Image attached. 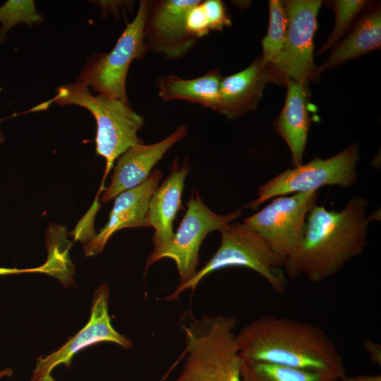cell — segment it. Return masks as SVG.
I'll return each mask as SVG.
<instances>
[{"mask_svg": "<svg viewBox=\"0 0 381 381\" xmlns=\"http://www.w3.org/2000/svg\"><path fill=\"white\" fill-rule=\"evenodd\" d=\"M369 202L353 195L344 207L336 211L315 204L308 212L302 241L284 269L289 279L303 274L314 283L337 274L367 246Z\"/></svg>", "mask_w": 381, "mask_h": 381, "instance_id": "6da1fadb", "label": "cell"}, {"mask_svg": "<svg viewBox=\"0 0 381 381\" xmlns=\"http://www.w3.org/2000/svg\"><path fill=\"white\" fill-rule=\"evenodd\" d=\"M242 359L320 373L334 380L346 375L343 358L320 327L272 315L259 317L236 334Z\"/></svg>", "mask_w": 381, "mask_h": 381, "instance_id": "7a4b0ae2", "label": "cell"}, {"mask_svg": "<svg viewBox=\"0 0 381 381\" xmlns=\"http://www.w3.org/2000/svg\"><path fill=\"white\" fill-rule=\"evenodd\" d=\"M180 327L185 359L179 375L170 381H242L241 357L234 332V317L184 315Z\"/></svg>", "mask_w": 381, "mask_h": 381, "instance_id": "3957f363", "label": "cell"}, {"mask_svg": "<svg viewBox=\"0 0 381 381\" xmlns=\"http://www.w3.org/2000/svg\"><path fill=\"white\" fill-rule=\"evenodd\" d=\"M60 105H76L88 110L97 124L96 152L106 162L105 170L99 193L104 188L107 175L119 157L130 147L141 143L138 132L145 123L129 103L99 94L92 95L88 87L78 83H68L57 89L50 101Z\"/></svg>", "mask_w": 381, "mask_h": 381, "instance_id": "277c9868", "label": "cell"}, {"mask_svg": "<svg viewBox=\"0 0 381 381\" xmlns=\"http://www.w3.org/2000/svg\"><path fill=\"white\" fill-rule=\"evenodd\" d=\"M220 232L221 243L214 255L190 280L179 284L167 300L174 301L188 289L193 292L207 275L231 267H243L256 272L277 294L286 290L288 277L284 269V260L265 238L243 223L229 224Z\"/></svg>", "mask_w": 381, "mask_h": 381, "instance_id": "5b68a950", "label": "cell"}, {"mask_svg": "<svg viewBox=\"0 0 381 381\" xmlns=\"http://www.w3.org/2000/svg\"><path fill=\"white\" fill-rule=\"evenodd\" d=\"M358 160V146L351 144L327 159L315 157L306 164L287 169L262 184L258 197L247 206L256 210L270 199L297 193L318 191L325 186L351 187L358 180L356 166Z\"/></svg>", "mask_w": 381, "mask_h": 381, "instance_id": "8992f818", "label": "cell"}, {"mask_svg": "<svg viewBox=\"0 0 381 381\" xmlns=\"http://www.w3.org/2000/svg\"><path fill=\"white\" fill-rule=\"evenodd\" d=\"M145 2L142 0L133 20L109 53L93 54L81 71L77 83L91 87L99 94L129 103L126 90L131 64L148 52L143 32Z\"/></svg>", "mask_w": 381, "mask_h": 381, "instance_id": "52a82bcc", "label": "cell"}, {"mask_svg": "<svg viewBox=\"0 0 381 381\" xmlns=\"http://www.w3.org/2000/svg\"><path fill=\"white\" fill-rule=\"evenodd\" d=\"M288 28L286 42L278 59L267 67L272 82H316L320 76L313 59V37L318 29L320 0L284 1Z\"/></svg>", "mask_w": 381, "mask_h": 381, "instance_id": "ba28073f", "label": "cell"}, {"mask_svg": "<svg viewBox=\"0 0 381 381\" xmlns=\"http://www.w3.org/2000/svg\"><path fill=\"white\" fill-rule=\"evenodd\" d=\"M318 198V191L276 197L243 223L265 238L285 262L299 247L307 215Z\"/></svg>", "mask_w": 381, "mask_h": 381, "instance_id": "9c48e42d", "label": "cell"}, {"mask_svg": "<svg viewBox=\"0 0 381 381\" xmlns=\"http://www.w3.org/2000/svg\"><path fill=\"white\" fill-rule=\"evenodd\" d=\"M242 214L236 209L225 215L212 212L203 202L197 190L187 202L186 212L174 235L157 261L169 258L176 263L179 284L190 280L197 272L198 255L205 237L212 231H221Z\"/></svg>", "mask_w": 381, "mask_h": 381, "instance_id": "30bf717a", "label": "cell"}, {"mask_svg": "<svg viewBox=\"0 0 381 381\" xmlns=\"http://www.w3.org/2000/svg\"><path fill=\"white\" fill-rule=\"evenodd\" d=\"M109 294L107 284L95 291L88 322L60 349L37 358L30 381H56L52 375L55 368L60 364L69 368L73 357L90 345L109 341L125 349L133 346L132 341L119 333L111 325L108 313Z\"/></svg>", "mask_w": 381, "mask_h": 381, "instance_id": "8fae6325", "label": "cell"}, {"mask_svg": "<svg viewBox=\"0 0 381 381\" xmlns=\"http://www.w3.org/2000/svg\"><path fill=\"white\" fill-rule=\"evenodd\" d=\"M199 0H144V38L148 51L168 59L183 58L198 40L186 26L188 11Z\"/></svg>", "mask_w": 381, "mask_h": 381, "instance_id": "7c38bea8", "label": "cell"}, {"mask_svg": "<svg viewBox=\"0 0 381 381\" xmlns=\"http://www.w3.org/2000/svg\"><path fill=\"white\" fill-rule=\"evenodd\" d=\"M190 171L188 158L179 165L176 157L171 172L154 191L149 202L147 222L155 229L152 250L145 263V271L157 262V257L171 242L174 233L173 223L181 208V196L186 178Z\"/></svg>", "mask_w": 381, "mask_h": 381, "instance_id": "4fadbf2b", "label": "cell"}, {"mask_svg": "<svg viewBox=\"0 0 381 381\" xmlns=\"http://www.w3.org/2000/svg\"><path fill=\"white\" fill-rule=\"evenodd\" d=\"M162 172L156 169L139 186L122 192L115 198L104 226L84 245L86 256L99 254L111 236L125 228L149 227L147 213L150 200L159 186Z\"/></svg>", "mask_w": 381, "mask_h": 381, "instance_id": "5bb4252c", "label": "cell"}, {"mask_svg": "<svg viewBox=\"0 0 381 381\" xmlns=\"http://www.w3.org/2000/svg\"><path fill=\"white\" fill-rule=\"evenodd\" d=\"M187 134V128L179 126L164 139L150 145L135 144L118 158L111 177L110 184L104 188L101 201L108 202L123 191L143 183L152 168L165 153Z\"/></svg>", "mask_w": 381, "mask_h": 381, "instance_id": "9a60e30c", "label": "cell"}, {"mask_svg": "<svg viewBox=\"0 0 381 381\" xmlns=\"http://www.w3.org/2000/svg\"><path fill=\"white\" fill-rule=\"evenodd\" d=\"M271 81L261 56L245 69L222 78L218 112L234 119L255 111L265 85Z\"/></svg>", "mask_w": 381, "mask_h": 381, "instance_id": "2e32d148", "label": "cell"}, {"mask_svg": "<svg viewBox=\"0 0 381 381\" xmlns=\"http://www.w3.org/2000/svg\"><path fill=\"white\" fill-rule=\"evenodd\" d=\"M283 109L275 120L274 129L291 153L294 167L303 164L310 125V91L308 83L288 80Z\"/></svg>", "mask_w": 381, "mask_h": 381, "instance_id": "e0dca14e", "label": "cell"}, {"mask_svg": "<svg viewBox=\"0 0 381 381\" xmlns=\"http://www.w3.org/2000/svg\"><path fill=\"white\" fill-rule=\"evenodd\" d=\"M217 68L193 79L176 75L159 77L156 81L158 95L164 102L186 100L218 111L222 79Z\"/></svg>", "mask_w": 381, "mask_h": 381, "instance_id": "ac0fdd59", "label": "cell"}, {"mask_svg": "<svg viewBox=\"0 0 381 381\" xmlns=\"http://www.w3.org/2000/svg\"><path fill=\"white\" fill-rule=\"evenodd\" d=\"M381 47V11L376 7L359 19L348 35L318 67L320 73L379 49Z\"/></svg>", "mask_w": 381, "mask_h": 381, "instance_id": "d6986e66", "label": "cell"}, {"mask_svg": "<svg viewBox=\"0 0 381 381\" xmlns=\"http://www.w3.org/2000/svg\"><path fill=\"white\" fill-rule=\"evenodd\" d=\"M241 375L242 381H337L320 373L247 359L241 360Z\"/></svg>", "mask_w": 381, "mask_h": 381, "instance_id": "ffe728a7", "label": "cell"}, {"mask_svg": "<svg viewBox=\"0 0 381 381\" xmlns=\"http://www.w3.org/2000/svg\"><path fill=\"white\" fill-rule=\"evenodd\" d=\"M231 25V19L220 0H199L186 16V29L197 40L212 31H222Z\"/></svg>", "mask_w": 381, "mask_h": 381, "instance_id": "44dd1931", "label": "cell"}, {"mask_svg": "<svg viewBox=\"0 0 381 381\" xmlns=\"http://www.w3.org/2000/svg\"><path fill=\"white\" fill-rule=\"evenodd\" d=\"M269 12L267 32L261 42L262 54L260 56L265 66L273 64L281 54L288 28V17L284 1H270Z\"/></svg>", "mask_w": 381, "mask_h": 381, "instance_id": "7402d4cb", "label": "cell"}, {"mask_svg": "<svg viewBox=\"0 0 381 381\" xmlns=\"http://www.w3.org/2000/svg\"><path fill=\"white\" fill-rule=\"evenodd\" d=\"M43 19L33 0L6 1L0 6V44L13 28L23 23L32 26L41 23Z\"/></svg>", "mask_w": 381, "mask_h": 381, "instance_id": "603a6c76", "label": "cell"}, {"mask_svg": "<svg viewBox=\"0 0 381 381\" xmlns=\"http://www.w3.org/2000/svg\"><path fill=\"white\" fill-rule=\"evenodd\" d=\"M331 7L335 13L333 30L326 42L317 52V56L334 47L339 40L348 31L352 23L368 4L364 0H336L330 1Z\"/></svg>", "mask_w": 381, "mask_h": 381, "instance_id": "cb8c5ba5", "label": "cell"}, {"mask_svg": "<svg viewBox=\"0 0 381 381\" xmlns=\"http://www.w3.org/2000/svg\"><path fill=\"white\" fill-rule=\"evenodd\" d=\"M32 272H40V273H46L53 277L54 271L53 267L49 261H46L44 264L40 267H33V268H25V269H18V268H8V267H0V276H5L9 274H16L22 273H32Z\"/></svg>", "mask_w": 381, "mask_h": 381, "instance_id": "d4e9b609", "label": "cell"}, {"mask_svg": "<svg viewBox=\"0 0 381 381\" xmlns=\"http://www.w3.org/2000/svg\"><path fill=\"white\" fill-rule=\"evenodd\" d=\"M365 350L369 354L372 362L376 365H381V346L380 344L373 341L370 339L366 340L364 344Z\"/></svg>", "mask_w": 381, "mask_h": 381, "instance_id": "484cf974", "label": "cell"}, {"mask_svg": "<svg viewBox=\"0 0 381 381\" xmlns=\"http://www.w3.org/2000/svg\"><path fill=\"white\" fill-rule=\"evenodd\" d=\"M337 381H381V376L380 375H345Z\"/></svg>", "mask_w": 381, "mask_h": 381, "instance_id": "4316f807", "label": "cell"}, {"mask_svg": "<svg viewBox=\"0 0 381 381\" xmlns=\"http://www.w3.org/2000/svg\"><path fill=\"white\" fill-rule=\"evenodd\" d=\"M13 374L12 369L9 368H6L3 370H0V379L4 376H8L11 377Z\"/></svg>", "mask_w": 381, "mask_h": 381, "instance_id": "83f0119b", "label": "cell"}, {"mask_svg": "<svg viewBox=\"0 0 381 381\" xmlns=\"http://www.w3.org/2000/svg\"><path fill=\"white\" fill-rule=\"evenodd\" d=\"M2 121V119H0V123ZM5 140L4 135L2 131L0 130V145L4 143Z\"/></svg>", "mask_w": 381, "mask_h": 381, "instance_id": "f1b7e54d", "label": "cell"}]
</instances>
